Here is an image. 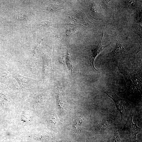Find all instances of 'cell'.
Segmentation results:
<instances>
[{
	"mask_svg": "<svg viewBox=\"0 0 142 142\" xmlns=\"http://www.w3.org/2000/svg\"><path fill=\"white\" fill-rule=\"evenodd\" d=\"M104 92L114 102L116 108L120 114L121 120L124 119L127 115L128 111L127 106L125 100L118 97L114 93L105 92Z\"/></svg>",
	"mask_w": 142,
	"mask_h": 142,
	"instance_id": "6da1fadb",
	"label": "cell"
},
{
	"mask_svg": "<svg viewBox=\"0 0 142 142\" xmlns=\"http://www.w3.org/2000/svg\"><path fill=\"white\" fill-rule=\"evenodd\" d=\"M134 113L129 116L126 124L124 128V130L129 136L131 140L133 141H136V135L141 131V129L138 127L136 124L133 123V118Z\"/></svg>",
	"mask_w": 142,
	"mask_h": 142,
	"instance_id": "7a4b0ae2",
	"label": "cell"
},
{
	"mask_svg": "<svg viewBox=\"0 0 142 142\" xmlns=\"http://www.w3.org/2000/svg\"><path fill=\"white\" fill-rule=\"evenodd\" d=\"M13 77L17 81L20 86L24 89L31 88L36 83V80L24 77L18 74L13 75Z\"/></svg>",
	"mask_w": 142,
	"mask_h": 142,
	"instance_id": "3957f363",
	"label": "cell"
},
{
	"mask_svg": "<svg viewBox=\"0 0 142 142\" xmlns=\"http://www.w3.org/2000/svg\"><path fill=\"white\" fill-rule=\"evenodd\" d=\"M104 30V29L103 33L101 39L99 43L95 48L91 50V51L89 54L91 66L95 70L98 72H99L98 70H97L94 67V61L95 57L98 54L101 52L103 51L106 47L103 46L102 45L101 42L103 36Z\"/></svg>",
	"mask_w": 142,
	"mask_h": 142,
	"instance_id": "277c9868",
	"label": "cell"
},
{
	"mask_svg": "<svg viewBox=\"0 0 142 142\" xmlns=\"http://www.w3.org/2000/svg\"><path fill=\"white\" fill-rule=\"evenodd\" d=\"M83 121L81 117L76 118L73 121V127L76 135L79 134L82 129Z\"/></svg>",
	"mask_w": 142,
	"mask_h": 142,
	"instance_id": "5b68a950",
	"label": "cell"
},
{
	"mask_svg": "<svg viewBox=\"0 0 142 142\" xmlns=\"http://www.w3.org/2000/svg\"><path fill=\"white\" fill-rule=\"evenodd\" d=\"M111 125L109 121L104 119L99 123L95 128V130L98 132H102L106 130Z\"/></svg>",
	"mask_w": 142,
	"mask_h": 142,
	"instance_id": "8992f818",
	"label": "cell"
},
{
	"mask_svg": "<svg viewBox=\"0 0 142 142\" xmlns=\"http://www.w3.org/2000/svg\"><path fill=\"white\" fill-rule=\"evenodd\" d=\"M66 63L68 67L70 70L71 72H74L75 66L72 59L70 56L69 53H68L66 60Z\"/></svg>",
	"mask_w": 142,
	"mask_h": 142,
	"instance_id": "52a82bcc",
	"label": "cell"
},
{
	"mask_svg": "<svg viewBox=\"0 0 142 142\" xmlns=\"http://www.w3.org/2000/svg\"><path fill=\"white\" fill-rule=\"evenodd\" d=\"M133 28L134 32L141 37V26L139 25L135 24L133 25Z\"/></svg>",
	"mask_w": 142,
	"mask_h": 142,
	"instance_id": "ba28073f",
	"label": "cell"
},
{
	"mask_svg": "<svg viewBox=\"0 0 142 142\" xmlns=\"http://www.w3.org/2000/svg\"><path fill=\"white\" fill-rule=\"evenodd\" d=\"M112 142H120L117 129H116L115 131L112 139Z\"/></svg>",
	"mask_w": 142,
	"mask_h": 142,
	"instance_id": "9c48e42d",
	"label": "cell"
},
{
	"mask_svg": "<svg viewBox=\"0 0 142 142\" xmlns=\"http://www.w3.org/2000/svg\"><path fill=\"white\" fill-rule=\"evenodd\" d=\"M16 19L18 20H26V16L24 14L19 13L16 16Z\"/></svg>",
	"mask_w": 142,
	"mask_h": 142,
	"instance_id": "30bf717a",
	"label": "cell"
},
{
	"mask_svg": "<svg viewBox=\"0 0 142 142\" xmlns=\"http://www.w3.org/2000/svg\"><path fill=\"white\" fill-rule=\"evenodd\" d=\"M58 5H50L48 7V9L50 11H53L58 9Z\"/></svg>",
	"mask_w": 142,
	"mask_h": 142,
	"instance_id": "8fae6325",
	"label": "cell"
},
{
	"mask_svg": "<svg viewBox=\"0 0 142 142\" xmlns=\"http://www.w3.org/2000/svg\"><path fill=\"white\" fill-rule=\"evenodd\" d=\"M50 22L48 21H44L42 22L40 25L45 27H47L50 25Z\"/></svg>",
	"mask_w": 142,
	"mask_h": 142,
	"instance_id": "7c38bea8",
	"label": "cell"
},
{
	"mask_svg": "<svg viewBox=\"0 0 142 142\" xmlns=\"http://www.w3.org/2000/svg\"><path fill=\"white\" fill-rule=\"evenodd\" d=\"M75 29H69L66 31V33L67 34H69L75 32Z\"/></svg>",
	"mask_w": 142,
	"mask_h": 142,
	"instance_id": "4fadbf2b",
	"label": "cell"
}]
</instances>
